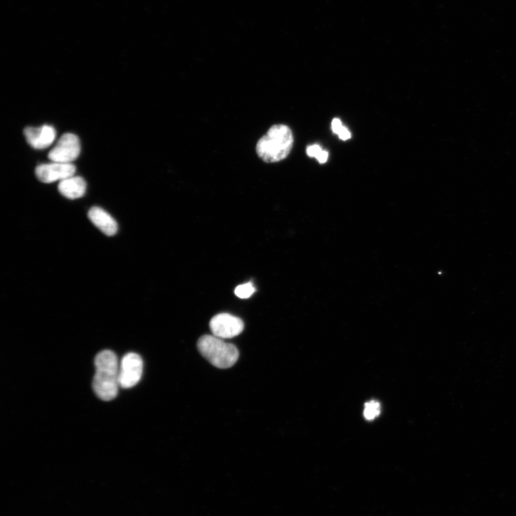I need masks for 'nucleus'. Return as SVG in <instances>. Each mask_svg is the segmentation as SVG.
Here are the masks:
<instances>
[{
	"mask_svg": "<svg viewBox=\"0 0 516 516\" xmlns=\"http://www.w3.org/2000/svg\"><path fill=\"white\" fill-rule=\"evenodd\" d=\"M95 368L93 388L95 394L103 401L114 399L120 386L117 355L110 350L100 352L95 358Z\"/></svg>",
	"mask_w": 516,
	"mask_h": 516,
	"instance_id": "1",
	"label": "nucleus"
},
{
	"mask_svg": "<svg viewBox=\"0 0 516 516\" xmlns=\"http://www.w3.org/2000/svg\"><path fill=\"white\" fill-rule=\"evenodd\" d=\"M293 144L290 129L285 125L273 126L258 142L257 154L265 162L273 163L285 159Z\"/></svg>",
	"mask_w": 516,
	"mask_h": 516,
	"instance_id": "2",
	"label": "nucleus"
},
{
	"mask_svg": "<svg viewBox=\"0 0 516 516\" xmlns=\"http://www.w3.org/2000/svg\"><path fill=\"white\" fill-rule=\"evenodd\" d=\"M197 348L206 360L219 369L232 367L239 358V352L236 346L215 336L201 337L197 342Z\"/></svg>",
	"mask_w": 516,
	"mask_h": 516,
	"instance_id": "3",
	"label": "nucleus"
},
{
	"mask_svg": "<svg viewBox=\"0 0 516 516\" xmlns=\"http://www.w3.org/2000/svg\"><path fill=\"white\" fill-rule=\"evenodd\" d=\"M143 360L135 353L125 355L120 366V386L130 389L137 385L143 374Z\"/></svg>",
	"mask_w": 516,
	"mask_h": 516,
	"instance_id": "4",
	"label": "nucleus"
},
{
	"mask_svg": "<svg viewBox=\"0 0 516 516\" xmlns=\"http://www.w3.org/2000/svg\"><path fill=\"white\" fill-rule=\"evenodd\" d=\"M80 152V144L78 137L73 134H65L51 150L48 158L55 162L71 163L75 161Z\"/></svg>",
	"mask_w": 516,
	"mask_h": 516,
	"instance_id": "5",
	"label": "nucleus"
},
{
	"mask_svg": "<svg viewBox=\"0 0 516 516\" xmlns=\"http://www.w3.org/2000/svg\"><path fill=\"white\" fill-rule=\"evenodd\" d=\"M214 336L220 339H232L240 335L244 330V323L238 317L229 314L214 317L210 323Z\"/></svg>",
	"mask_w": 516,
	"mask_h": 516,
	"instance_id": "6",
	"label": "nucleus"
},
{
	"mask_svg": "<svg viewBox=\"0 0 516 516\" xmlns=\"http://www.w3.org/2000/svg\"><path fill=\"white\" fill-rule=\"evenodd\" d=\"M75 172V167L72 163L55 162L39 165L36 170L38 179L47 184L64 180L74 176Z\"/></svg>",
	"mask_w": 516,
	"mask_h": 516,
	"instance_id": "7",
	"label": "nucleus"
},
{
	"mask_svg": "<svg viewBox=\"0 0 516 516\" xmlns=\"http://www.w3.org/2000/svg\"><path fill=\"white\" fill-rule=\"evenodd\" d=\"M24 135L28 143L34 149H44L49 147L56 138V131L52 126L27 127Z\"/></svg>",
	"mask_w": 516,
	"mask_h": 516,
	"instance_id": "8",
	"label": "nucleus"
},
{
	"mask_svg": "<svg viewBox=\"0 0 516 516\" xmlns=\"http://www.w3.org/2000/svg\"><path fill=\"white\" fill-rule=\"evenodd\" d=\"M88 216L90 222L103 234L107 236H114L117 233L118 224L114 218L107 211L98 206H93Z\"/></svg>",
	"mask_w": 516,
	"mask_h": 516,
	"instance_id": "9",
	"label": "nucleus"
},
{
	"mask_svg": "<svg viewBox=\"0 0 516 516\" xmlns=\"http://www.w3.org/2000/svg\"><path fill=\"white\" fill-rule=\"evenodd\" d=\"M59 192L65 197L75 199L82 197L86 191V182L80 177H70L60 181Z\"/></svg>",
	"mask_w": 516,
	"mask_h": 516,
	"instance_id": "10",
	"label": "nucleus"
},
{
	"mask_svg": "<svg viewBox=\"0 0 516 516\" xmlns=\"http://www.w3.org/2000/svg\"><path fill=\"white\" fill-rule=\"evenodd\" d=\"M306 152L310 157L316 158L321 164L326 163L329 159L328 152L323 150L318 144L309 146Z\"/></svg>",
	"mask_w": 516,
	"mask_h": 516,
	"instance_id": "11",
	"label": "nucleus"
},
{
	"mask_svg": "<svg viewBox=\"0 0 516 516\" xmlns=\"http://www.w3.org/2000/svg\"><path fill=\"white\" fill-rule=\"evenodd\" d=\"M381 406L378 401H371L365 404L364 416L368 421H372L379 416Z\"/></svg>",
	"mask_w": 516,
	"mask_h": 516,
	"instance_id": "12",
	"label": "nucleus"
},
{
	"mask_svg": "<svg viewBox=\"0 0 516 516\" xmlns=\"http://www.w3.org/2000/svg\"><path fill=\"white\" fill-rule=\"evenodd\" d=\"M332 128L334 133L337 135L340 139L347 141L351 139V132L343 126L340 120L335 119L332 121Z\"/></svg>",
	"mask_w": 516,
	"mask_h": 516,
	"instance_id": "13",
	"label": "nucleus"
},
{
	"mask_svg": "<svg viewBox=\"0 0 516 516\" xmlns=\"http://www.w3.org/2000/svg\"><path fill=\"white\" fill-rule=\"evenodd\" d=\"M256 288L252 283L238 285L235 290V294L240 298H250L255 293Z\"/></svg>",
	"mask_w": 516,
	"mask_h": 516,
	"instance_id": "14",
	"label": "nucleus"
}]
</instances>
